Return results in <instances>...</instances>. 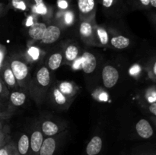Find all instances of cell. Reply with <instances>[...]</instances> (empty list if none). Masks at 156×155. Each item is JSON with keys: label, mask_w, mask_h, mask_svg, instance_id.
<instances>
[{"label": "cell", "mask_w": 156, "mask_h": 155, "mask_svg": "<svg viewBox=\"0 0 156 155\" xmlns=\"http://www.w3.org/2000/svg\"><path fill=\"white\" fill-rule=\"evenodd\" d=\"M79 16L82 21H92L96 14L97 0H77Z\"/></svg>", "instance_id": "obj_1"}, {"label": "cell", "mask_w": 156, "mask_h": 155, "mask_svg": "<svg viewBox=\"0 0 156 155\" xmlns=\"http://www.w3.org/2000/svg\"><path fill=\"white\" fill-rule=\"evenodd\" d=\"M136 132L137 135L142 139H151L155 133V127L149 120L146 119H140L135 126Z\"/></svg>", "instance_id": "obj_2"}, {"label": "cell", "mask_w": 156, "mask_h": 155, "mask_svg": "<svg viewBox=\"0 0 156 155\" xmlns=\"http://www.w3.org/2000/svg\"><path fill=\"white\" fill-rule=\"evenodd\" d=\"M119 71L112 65H106L102 70V80L106 88H112L118 81Z\"/></svg>", "instance_id": "obj_3"}, {"label": "cell", "mask_w": 156, "mask_h": 155, "mask_svg": "<svg viewBox=\"0 0 156 155\" xmlns=\"http://www.w3.org/2000/svg\"><path fill=\"white\" fill-rule=\"evenodd\" d=\"M10 68L16 78L17 82L22 84L28 76V68L24 62L15 59L11 62Z\"/></svg>", "instance_id": "obj_4"}, {"label": "cell", "mask_w": 156, "mask_h": 155, "mask_svg": "<svg viewBox=\"0 0 156 155\" xmlns=\"http://www.w3.org/2000/svg\"><path fill=\"white\" fill-rule=\"evenodd\" d=\"M81 38L88 44H93L94 40V29L91 21H82L79 27Z\"/></svg>", "instance_id": "obj_5"}, {"label": "cell", "mask_w": 156, "mask_h": 155, "mask_svg": "<svg viewBox=\"0 0 156 155\" xmlns=\"http://www.w3.org/2000/svg\"><path fill=\"white\" fill-rule=\"evenodd\" d=\"M81 66L84 72L86 74L92 73L97 67V59L96 57L91 53L85 52L80 59Z\"/></svg>", "instance_id": "obj_6"}, {"label": "cell", "mask_w": 156, "mask_h": 155, "mask_svg": "<svg viewBox=\"0 0 156 155\" xmlns=\"http://www.w3.org/2000/svg\"><path fill=\"white\" fill-rule=\"evenodd\" d=\"M44 134L41 131L35 130L30 138V152L29 155H39L40 150L44 142Z\"/></svg>", "instance_id": "obj_7"}, {"label": "cell", "mask_w": 156, "mask_h": 155, "mask_svg": "<svg viewBox=\"0 0 156 155\" xmlns=\"http://www.w3.org/2000/svg\"><path fill=\"white\" fill-rule=\"evenodd\" d=\"M61 35V30L56 25H50L46 28L42 41L45 44H51L58 40Z\"/></svg>", "instance_id": "obj_8"}, {"label": "cell", "mask_w": 156, "mask_h": 155, "mask_svg": "<svg viewBox=\"0 0 156 155\" xmlns=\"http://www.w3.org/2000/svg\"><path fill=\"white\" fill-rule=\"evenodd\" d=\"M101 5L107 12H121L127 8L125 0H101Z\"/></svg>", "instance_id": "obj_9"}, {"label": "cell", "mask_w": 156, "mask_h": 155, "mask_svg": "<svg viewBox=\"0 0 156 155\" xmlns=\"http://www.w3.org/2000/svg\"><path fill=\"white\" fill-rule=\"evenodd\" d=\"M57 148L56 140L53 137H48L44 140L40 150L39 155H54Z\"/></svg>", "instance_id": "obj_10"}, {"label": "cell", "mask_w": 156, "mask_h": 155, "mask_svg": "<svg viewBox=\"0 0 156 155\" xmlns=\"http://www.w3.org/2000/svg\"><path fill=\"white\" fill-rule=\"evenodd\" d=\"M47 26L44 23H34L28 30V35L30 38L35 40H41L44 34Z\"/></svg>", "instance_id": "obj_11"}, {"label": "cell", "mask_w": 156, "mask_h": 155, "mask_svg": "<svg viewBox=\"0 0 156 155\" xmlns=\"http://www.w3.org/2000/svg\"><path fill=\"white\" fill-rule=\"evenodd\" d=\"M103 146V141L100 136H94L87 144L86 152L87 155H98L101 152Z\"/></svg>", "instance_id": "obj_12"}, {"label": "cell", "mask_w": 156, "mask_h": 155, "mask_svg": "<svg viewBox=\"0 0 156 155\" xmlns=\"http://www.w3.org/2000/svg\"><path fill=\"white\" fill-rule=\"evenodd\" d=\"M17 150L20 155H29L30 152V138L25 134H23L18 139L16 146Z\"/></svg>", "instance_id": "obj_13"}, {"label": "cell", "mask_w": 156, "mask_h": 155, "mask_svg": "<svg viewBox=\"0 0 156 155\" xmlns=\"http://www.w3.org/2000/svg\"><path fill=\"white\" fill-rule=\"evenodd\" d=\"M36 79L37 83L42 87H47L50 82V71L47 67H42L37 71L36 74Z\"/></svg>", "instance_id": "obj_14"}, {"label": "cell", "mask_w": 156, "mask_h": 155, "mask_svg": "<svg viewBox=\"0 0 156 155\" xmlns=\"http://www.w3.org/2000/svg\"><path fill=\"white\" fill-rule=\"evenodd\" d=\"M3 81L10 88H15L17 85V80L10 68V65H5L2 69Z\"/></svg>", "instance_id": "obj_15"}, {"label": "cell", "mask_w": 156, "mask_h": 155, "mask_svg": "<svg viewBox=\"0 0 156 155\" xmlns=\"http://www.w3.org/2000/svg\"><path fill=\"white\" fill-rule=\"evenodd\" d=\"M59 126L52 121L47 120V121L44 122L41 125L42 133L47 135V137L54 136L55 135H56L59 132Z\"/></svg>", "instance_id": "obj_16"}, {"label": "cell", "mask_w": 156, "mask_h": 155, "mask_svg": "<svg viewBox=\"0 0 156 155\" xmlns=\"http://www.w3.org/2000/svg\"><path fill=\"white\" fill-rule=\"evenodd\" d=\"M111 43L114 48L117 49H125L128 47L130 44V40L128 37L122 35L114 36L111 40Z\"/></svg>", "instance_id": "obj_17"}, {"label": "cell", "mask_w": 156, "mask_h": 155, "mask_svg": "<svg viewBox=\"0 0 156 155\" xmlns=\"http://www.w3.org/2000/svg\"><path fill=\"white\" fill-rule=\"evenodd\" d=\"M126 4L131 8L140 10H151L149 0H125Z\"/></svg>", "instance_id": "obj_18"}, {"label": "cell", "mask_w": 156, "mask_h": 155, "mask_svg": "<svg viewBox=\"0 0 156 155\" xmlns=\"http://www.w3.org/2000/svg\"><path fill=\"white\" fill-rule=\"evenodd\" d=\"M10 102L15 106H20L24 103L26 100V96L24 93L19 91H14L10 94Z\"/></svg>", "instance_id": "obj_19"}, {"label": "cell", "mask_w": 156, "mask_h": 155, "mask_svg": "<svg viewBox=\"0 0 156 155\" xmlns=\"http://www.w3.org/2000/svg\"><path fill=\"white\" fill-rule=\"evenodd\" d=\"M62 61V56L60 53H56L52 55L49 58L48 67L52 70L55 71L60 67Z\"/></svg>", "instance_id": "obj_20"}, {"label": "cell", "mask_w": 156, "mask_h": 155, "mask_svg": "<svg viewBox=\"0 0 156 155\" xmlns=\"http://www.w3.org/2000/svg\"><path fill=\"white\" fill-rule=\"evenodd\" d=\"M58 89L66 96V97H72L75 93L74 85L71 82H62L59 84Z\"/></svg>", "instance_id": "obj_21"}, {"label": "cell", "mask_w": 156, "mask_h": 155, "mask_svg": "<svg viewBox=\"0 0 156 155\" xmlns=\"http://www.w3.org/2000/svg\"><path fill=\"white\" fill-rule=\"evenodd\" d=\"M148 74L150 81L156 82V54L148 62Z\"/></svg>", "instance_id": "obj_22"}, {"label": "cell", "mask_w": 156, "mask_h": 155, "mask_svg": "<svg viewBox=\"0 0 156 155\" xmlns=\"http://www.w3.org/2000/svg\"><path fill=\"white\" fill-rule=\"evenodd\" d=\"M79 55V49L74 45L69 46L65 51V57L68 62H73L76 60Z\"/></svg>", "instance_id": "obj_23"}, {"label": "cell", "mask_w": 156, "mask_h": 155, "mask_svg": "<svg viewBox=\"0 0 156 155\" xmlns=\"http://www.w3.org/2000/svg\"><path fill=\"white\" fill-rule=\"evenodd\" d=\"M94 31L97 32V36L98 37L101 45H107L109 42V36L106 30L102 27H97V29L94 30Z\"/></svg>", "instance_id": "obj_24"}, {"label": "cell", "mask_w": 156, "mask_h": 155, "mask_svg": "<svg viewBox=\"0 0 156 155\" xmlns=\"http://www.w3.org/2000/svg\"><path fill=\"white\" fill-rule=\"evenodd\" d=\"M54 100L59 105H65L67 102V97L59 91L58 88H55L53 93Z\"/></svg>", "instance_id": "obj_25"}, {"label": "cell", "mask_w": 156, "mask_h": 155, "mask_svg": "<svg viewBox=\"0 0 156 155\" xmlns=\"http://www.w3.org/2000/svg\"><path fill=\"white\" fill-rule=\"evenodd\" d=\"M134 155H156V146L140 149Z\"/></svg>", "instance_id": "obj_26"}, {"label": "cell", "mask_w": 156, "mask_h": 155, "mask_svg": "<svg viewBox=\"0 0 156 155\" xmlns=\"http://www.w3.org/2000/svg\"><path fill=\"white\" fill-rule=\"evenodd\" d=\"M143 107L146 109V111L149 114H151V115L156 117V102L149 103V104L143 105Z\"/></svg>", "instance_id": "obj_27"}, {"label": "cell", "mask_w": 156, "mask_h": 155, "mask_svg": "<svg viewBox=\"0 0 156 155\" xmlns=\"http://www.w3.org/2000/svg\"><path fill=\"white\" fill-rule=\"evenodd\" d=\"M73 19H74V14H73V11H66L65 13H64V20H65V22L67 24H70L73 23Z\"/></svg>", "instance_id": "obj_28"}, {"label": "cell", "mask_w": 156, "mask_h": 155, "mask_svg": "<svg viewBox=\"0 0 156 155\" xmlns=\"http://www.w3.org/2000/svg\"><path fill=\"white\" fill-rule=\"evenodd\" d=\"M12 5L15 8L21 10H25L26 6L23 0H12Z\"/></svg>", "instance_id": "obj_29"}, {"label": "cell", "mask_w": 156, "mask_h": 155, "mask_svg": "<svg viewBox=\"0 0 156 155\" xmlns=\"http://www.w3.org/2000/svg\"><path fill=\"white\" fill-rule=\"evenodd\" d=\"M7 144V135L2 129H0V147Z\"/></svg>", "instance_id": "obj_30"}, {"label": "cell", "mask_w": 156, "mask_h": 155, "mask_svg": "<svg viewBox=\"0 0 156 155\" xmlns=\"http://www.w3.org/2000/svg\"><path fill=\"white\" fill-rule=\"evenodd\" d=\"M8 90L6 88L5 84H4V82L2 81V79L0 78V96L1 97H6V95L8 94Z\"/></svg>", "instance_id": "obj_31"}, {"label": "cell", "mask_w": 156, "mask_h": 155, "mask_svg": "<svg viewBox=\"0 0 156 155\" xmlns=\"http://www.w3.org/2000/svg\"><path fill=\"white\" fill-rule=\"evenodd\" d=\"M148 17L150 22L153 25L154 29L156 30V12H150L148 15Z\"/></svg>", "instance_id": "obj_32"}, {"label": "cell", "mask_w": 156, "mask_h": 155, "mask_svg": "<svg viewBox=\"0 0 156 155\" xmlns=\"http://www.w3.org/2000/svg\"><path fill=\"white\" fill-rule=\"evenodd\" d=\"M9 155H20L19 153H18V150H17L16 146H15L13 143H10V144H9Z\"/></svg>", "instance_id": "obj_33"}, {"label": "cell", "mask_w": 156, "mask_h": 155, "mask_svg": "<svg viewBox=\"0 0 156 155\" xmlns=\"http://www.w3.org/2000/svg\"><path fill=\"white\" fill-rule=\"evenodd\" d=\"M58 6L61 9H66L69 6V0H58Z\"/></svg>", "instance_id": "obj_34"}, {"label": "cell", "mask_w": 156, "mask_h": 155, "mask_svg": "<svg viewBox=\"0 0 156 155\" xmlns=\"http://www.w3.org/2000/svg\"><path fill=\"white\" fill-rule=\"evenodd\" d=\"M9 144H5L0 147V155H9Z\"/></svg>", "instance_id": "obj_35"}, {"label": "cell", "mask_w": 156, "mask_h": 155, "mask_svg": "<svg viewBox=\"0 0 156 155\" xmlns=\"http://www.w3.org/2000/svg\"><path fill=\"white\" fill-rule=\"evenodd\" d=\"M5 55V50L3 48V46H0V67H1L2 63L3 58H4Z\"/></svg>", "instance_id": "obj_36"}, {"label": "cell", "mask_w": 156, "mask_h": 155, "mask_svg": "<svg viewBox=\"0 0 156 155\" xmlns=\"http://www.w3.org/2000/svg\"><path fill=\"white\" fill-rule=\"evenodd\" d=\"M149 2H150L151 8L156 10V0H149Z\"/></svg>", "instance_id": "obj_37"}, {"label": "cell", "mask_w": 156, "mask_h": 155, "mask_svg": "<svg viewBox=\"0 0 156 155\" xmlns=\"http://www.w3.org/2000/svg\"><path fill=\"white\" fill-rule=\"evenodd\" d=\"M150 120H151V122H152L153 126L155 127V129H156V117L152 116H152L150 117Z\"/></svg>", "instance_id": "obj_38"}, {"label": "cell", "mask_w": 156, "mask_h": 155, "mask_svg": "<svg viewBox=\"0 0 156 155\" xmlns=\"http://www.w3.org/2000/svg\"><path fill=\"white\" fill-rule=\"evenodd\" d=\"M0 117H2V113L1 112V107H0Z\"/></svg>", "instance_id": "obj_39"}, {"label": "cell", "mask_w": 156, "mask_h": 155, "mask_svg": "<svg viewBox=\"0 0 156 155\" xmlns=\"http://www.w3.org/2000/svg\"><path fill=\"white\" fill-rule=\"evenodd\" d=\"M0 129H2V123H1V122H0Z\"/></svg>", "instance_id": "obj_40"}]
</instances>
